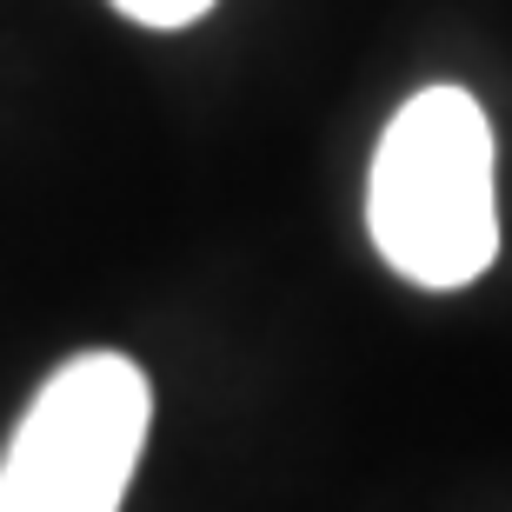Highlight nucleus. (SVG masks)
I'll return each instance as SVG.
<instances>
[{
	"label": "nucleus",
	"instance_id": "nucleus-1",
	"mask_svg": "<svg viewBox=\"0 0 512 512\" xmlns=\"http://www.w3.org/2000/svg\"><path fill=\"white\" fill-rule=\"evenodd\" d=\"M366 227L380 260L426 293H459L493 266V127L466 87H426L386 120L366 180Z\"/></svg>",
	"mask_w": 512,
	"mask_h": 512
},
{
	"label": "nucleus",
	"instance_id": "nucleus-2",
	"mask_svg": "<svg viewBox=\"0 0 512 512\" xmlns=\"http://www.w3.org/2000/svg\"><path fill=\"white\" fill-rule=\"evenodd\" d=\"M153 426L127 353H80L34 393L0 453V512H120Z\"/></svg>",
	"mask_w": 512,
	"mask_h": 512
},
{
	"label": "nucleus",
	"instance_id": "nucleus-3",
	"mask_svg": "<svg viewBox=\"0 0 512 512\" xmlns=\"http://www.w3.org/2000/svg\"><path fill=\"white\" fill-rule=\"evenodd\" d=\"M127 20H140V27H160V34H173V27H193V20L207 14L213 0H114Z\"/></svg>",
	"mask_w": 512,
	"mask_h": 512
}]
</instances>
